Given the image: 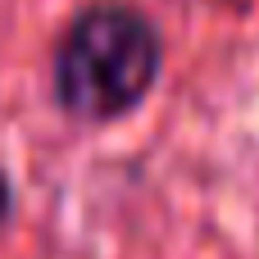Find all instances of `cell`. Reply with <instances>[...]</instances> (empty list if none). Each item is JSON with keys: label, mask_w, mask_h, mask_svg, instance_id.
<instances>
[{"label": "cell", "mask_w": 259, "mask_h": 259, "mask_svg": "<svg viewBox=\"0 0 259 259\" xmlns=\"http://www.w3.org/2000/svg\"><path fill=\"white\" fill-rule=\"evenodd\" d=\"M9 200H14V196H9V182H5V173H0V223H5V214H9Z\"/></svg>", "instance_id": "7a4b0ae2"}, {"label": "cell", "mask_w": 259, "mask_h": 259, "mask_svg": "<svg viewBox=\"0 0 259 259\" xmlns=\"http://www.w3.org/2000/svg\"><path fill=\"white\" fill-rule=\"evenodd\" d=\"M164 64L159 32L127 5H91L73 18L55 55V96L82 123H109L137 109Z\"/></svg>", "instance_id": "6da1fadb"}]
</instances>
